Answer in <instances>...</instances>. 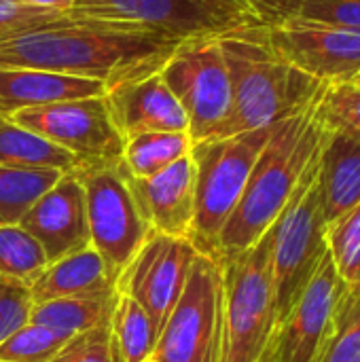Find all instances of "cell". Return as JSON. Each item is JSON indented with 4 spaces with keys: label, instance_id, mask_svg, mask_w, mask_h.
Segmentation results:
<instances>
[{
    "label": "cell",
    "instance_id": "1",
    "mask_svg": "<svg viewBox=\"0 0 360 362\" xmlns=\"http://www.w3.org/2000/svg\"><path fill=\"white\" fill-rule=\"evenodd\" d=\"M182 40L136 23L72 19L0 38V66L89 78L108 91L159 72Z\"/></svg>",
    "mask_w": 360,
    "mask_h": 362
},
{
    "label": "cell",
    "instance_id": "2",
    "mask_svg": "<svg viewBox=\"0 0 360 362\" xmlns=\"http://www.w3.org/2000/svg\"><path fill=\"white\" fill-rule=\"evenodd\" d=\"M323 89L308 106L274 125L246 189L219 235L216 261L252 248L276 225L301 174L320 148L325 125L318 117V98Z\"/></svg>",
    "mask_w": 360,
    "mask_h": 362
},
{
    "label": "cell",
    "instance_id": "3",
    "mask_svg": "<svg viewBox=\"0 0 360 362\" xmlns=\"http://www.w3.org/2000/svg\"><path fill=\"white\" fill-rule=\"evenodd\" d=\"M231 81V108L212 138L272 127L308 106L325 83L291 66L272 45L265 25L219 34ZM210 140V138H208Z\"/></svg>",
    "mask_w": 360,
    "mask_h": 362
},
{
    "label": "cell",
    "instance_id": "4",
    "mask_svg": "<svg viewBox=\"0 0 360 362\" xmlns=\"http://www.w3.org/2000/svg\"><path fill=\"white\" fill-rule=\"evenodd\" d=\"M221 362H259L278 327L272 229L248 250L221 259Z\"/></svg>",
    "mask_w": 360,
    "mask_h": 362
},
{
    "label": "cell",
    "instance_id": "5",
    "mask_svg": "<svg viewBox=\"0 0 360 362\" xmlns=\"http://www.w3.org/2000/svg\"><path fill=\"white\" fill-rule=\"evenodd\" d=\"M272 129L274 125L193 144L195 221L191 242L202 255L214 259L219 235L233 214Z\"/></svg>",
    "mask_w": 360,
    "mask_h": 362
},
{
    "label": "cell",
    "instance_id": "6",
    "mask_svg": "<svg viewBox=\"0 0 360 362\" xmlns=\"http://www.w3.org/2000/svg\"><path fill=\"white\" fill-rule=\"evenodd\" d=\"M320 151V148H318ZM327 221L318 195V153L301 174L272 227V269L278 325L297 303L327 257Z\"/></svg>",
    "mask_w": 360,
    "mask_h": 362
},
{
    "label": "cell",
    "instance_id": "7",
    "mask_svg": "<svg viewBox=\"0 0 360 362\" xmlns=\"http://www.w3.org/2000/svg\"><path fill=\"white\" fill-rule=\"evenodd\" d=\"M74 170L85 189L91 248L119 278L153 231L138 210L123 161L76 165Z\"/></svg>",
    "mask_w": 360,
    "mask_h": 362
},
{
    "label": "cell",
    "instance_id": "8",
    "mask_svg": "<svg viewBox=\"0 0 360 362\" xmlns=\"http://www.w3.org/2000/svg\"><path fill=\"white\" fill-rule=\"evenodd\" d=\"M161 78L187 115L193 144L212 138L231 108V81L219 36L182 40L161 68Z\"/></svg>",
    "mask_w": 360,
    "mask_h": 362
},
{
    "label": "cell",
    "instance_id": "9",
    "mask_svg": "<svg viewBox=\"0 0 360 362\" xmlns=\"http://www.w3.org/2000/svg\"><path fill=\"white\" fill-rule=\"evenodd\" d=\"M223 269L221 261L197 255L187 284L168 316L151 361L206 362L221 329Z\"/></svg>",
    "mask_w": 360,
    "mask_h": 362
},
{
    "label": "cell",
    "instance_id": "10",
    "mask_svg": "<svg viewBox=\"0 0 360 362\" xmlns=\"http://www.w3.org/2000/svg\"><path fill=\"white\" fill-rule=\"evenodd\" d=\"M8 119L62 146L74 155L79 165L123 159L125 138L117 129L104 95L25 108Z\"/></svg>",
    "mask_w": 360,
    "mask_h": 362
},
{
    "label": "cell",
    "instance_id": "11",
    "mask_svg": "<svg viewBox=\"0 0 360 362\" xmlns=\"http://www.w3.org/2000/svg\"><path fill=\"white\" fill-rule=\"evenodd\" d=\"M197 255L199 250L189 238L153 233L117 278V291L138 301L161 333Z\"/></svg>",
    "mask_w": 360,
    "mask_h": 362
},
{
    "label": "cell",
    "instance_id": "12",
    "mask_svg": "<svg viewBox=\"0 0 360 362\" xmlns=\"http://www.w3.org/2000/svg\"><path fill=\"white\" fill-rule=\"evenodd\" d=\"M348 291L350 286L342 280L327 252L297 303L276 327L278 362H320Z\"/></svg>",
    "mask_w": 360,
    "mask_h": 362
},
{
    "label": "cell",
    "instance_id": "13",
    "mask_svg": "<svg viewBox=\"0 0 360 362\" xmlns=\"http://www.w3.org/2000/svg\"><path fill=\"white\" fill-rule=\"evenodd\" d=\"M68 11L76 19L136 23L176 38L219 36L227 30L250 25L206 0H74Z\"/></svg>",
    "mask_w": 360,
    "mask_h": 362
},
{
    "label": "cell",
    "instance_id": "14",
    "mask_svg": "<svg viewBox=\"0 0 360 362\" xmlns=\"http://www.w3.org/2000/svg\"><path fill=\"white\" fill-rule=\"evenodd\" d=\"M276 51L318 83H348L360 70V30L289 19L265 25Z\"/></svg>",
    "mask_w": 360,
    "mask_h": 362
},
{
    "label": "cell",
    "instance_id": "15",
    "mask_svg": "<svg viewBox=\"0 0 360 362\" xmlns=\"http://www.w3.org/2000/svg\"><path fill=\"white\" fill-rule=\"evenodd\" d=\"M19 225L38 240L49 263L91 246L85 189L79 172H64L23 214Z\"/></svg>",
    "mask_w": 360,
    "mask_h": 362
},
{
    "label": "cell",
    "instance_id": "16",
    "mask_svg": "<svg viewBox=\"0 0 360 362\" xmlns=\"http://www.w3.org/2000/svg\"><path fill=\"white\" fill-rule=\"evenodd\" d=\"M127 182L153 233L191 240L195 221V163L191 155L149 178L127 172Z\"/></svg>",
    "mask_w": 360,
    "mask_h": 362
},
{
    "label": "cell",
    "instance_id": "17",
    "mask_svg": "<svg viewBox=\"0 0 360 362\" xmlns=\"http://www.w3.org/2000/svg\"><path fill=\"white\" fill-rule=\"evenodd\" d=\"M104 100L125 140L149 132H189L187 115L161 78V70L108 89Z\"/></svg>",
    "mask_w": 360,
    "mask_h": 362
},
{
    "label": "cell",
    "instance_id": "18",
    "mask_svg": "<svg viewBox=\"0 0 360 362\" xmlns=\"http://www.w3.org/2000/svg\"><path fill=\"white\" fill-rule=\"evenodd\" d=\"M318 195L327 225L360 204L359 134L325 125L318 151Z\"/></svg>",
    "mask_w": 360,
    "mask_h": 362
},
{
    "label": "cell",
    "instance_id": "19",
    "mask_svg": "<svg viewBox=\"0 0 360 362\" xmlns=\"http://www.w3.org/2000/svg\"><path fill=\"white\" fill-rule=\"evenodd\" d=\"M106 87L98 81L55 74L34 68L0 66V117H13L25 108H38L55 102L104 95Z\"/></svg>",
    "mask_w": 360,
    "mask_h": 362
},
{
    "label": "cell",
    "instance_id": "20",
    "mask_svg": "<svg viewBox=\"0 0 360 362\" xmlns=\"http://www.w3.org/2000/svg\"><path fill=\"white\" fill-rule=\"evenodd\" d=\"M108 288H117V278L108 272L104 259L91 246H87L79 252L51 261L45 272L30 284V295L34 305H38Z\"/></svg>",
    "mask_w": 360,
    "mask_h": 362
},
{
    "label": "cell",
    "instance_id": "21",
    "mask_svg": "<svg viewBox=\"0 0 360 362\" xmlns=\"http://www.w3.org/2000/svg\"><path fill=\"white\" fill-rule=\"evenodd\" d=\"M117 299H119V291L108 288L83 297H66V299L38 303L32 308L30 322L42 325L66 337H74L87 329L110 322Z\"/></svg>",
    "mask_w": 360,
    "mask_h": 362
},
{
    "label": "cell",
    "instance_id": "22",
    "mask_svg": "<svg viewBox=\"0 0 360 362\" xmlns=\"http://www.w3.org/2000/svg\"><path fill=\"white\" fill-rule=\"evenodd\" d=\"M0 165L19 170L70 172L79 165L74 155L42 138L40 134L0 117Z\"/></svg>",
    "mask_w": 360,
    "mask_h": 362
},
{
    "label": "cell",
    "instance_id": "23",
    "mask_svg": "<svg viewBox=\"0 0 360 362\" xmlns=\"http://www.w3.org/2000/svg\"><path fill=\"white\" fill-rule=\"evenodd\" d=\"M191 148L189 132H149L125 140L121 161L132 176L149 178L191 155Z\"/></svg>",
    "mask_w": 360,
    "mask_h": 362
},
{
    "label": "cell",
    "instance_id": "24",
    "mask_svg": "<svg viewBox=\"0 0 360 362\" xmlns=\"http://www.w3.org/2000/svg\"><path fill=\"white\" fill-rule=\"evenodd\" d=\"M110 329L125 362L151 361L157 346V329L146 310L132 297L119 293L110 316Z\"/></svg>",
    "mask_w": 360,
    "mask_h": 362
},
{
    "label": "cell",
    "instance_id": "25",
    "mask_svg": "<svg viewBox=\"0 0 360 362\" xmlns=\"http://www.w3.org/2000/svg\"><path fill=\"white\" fill-rule=\"evenodd\" d=\"M64 172L19 170L0 165V225H19L36 199L51 189Z\"/></svg>",
    "mask_w": 360,
    "mask_h": 362
},
{
    "label": "cell",
    "instance_id": "26",
    "mask_svg": "<svg viewBox=\"0 0 360 362\" xmlns=\"http://www.w3.org/2000/svg\"><path fill=\"white\" fill-rule=\"evenodd\" d=\"M49 259L38 240L21 225H0V276L30 284L45 272Z\"/></svg>",
    "mask_w": 360,
    "mask_h": 362
},
{
    "label": "cell",
    "instance_id": "27",
    "mask_svg": "<svg viewBox=\"0 0 360 362\" xmlns=\"http://www.w3.org/2000/svg\"><path fill=\"white\" fill-rule=\"evenodd\" d=\"M329 257L348 286L360 284V204L337 221L327 225L325 231Z\"/></svg>",
    "mask_w": 360,
    "mask_h": 362
},
{
    "label": "cell",
    "instance_id": "28",
    "mask_svg": "<svg viewBox=\"0 0 360 362\" xmlns=\"http://www.w3.org/2000/svg\"><path fill=\"white\" fill-rule=\"evenodd\" d=\"M70 337L42 325L28 322L0 344L2 362H53Z\"/></svg>",
    "mask_w": 360,
    "mask_h": 362
},
{
    "label": "cell",
    "instance_id": "29",
    "mask_svg": "<svg viewBox=\"0 0 360 362\" xmlns=\"http://www.w3.org/2000/svg\"><path fill=\"white\" fill-rule=\"evenodd\" d=\"M320 362H360V286H350L344 297Z\"/></svg>",
    "mask_w": 360,
    "mask_h": 362
},
{
    "label": "cell",
    "instance_id": "30",
    "mask_svg": "<svg viewBox=\"0 0 360 362\" xmlns=\"http://www.w3.org/2000/svg\"><path fill=\"white\" fill-rule=\"evenodd\" d=\"M318 117L327 127L360 136V89L348 83H327L318 98Z\"/></svg>",
    "mask_w": 360,
    "mask_h": 362
},
{
    "label": "cell",
    "instance_id": "31",
    "mask_svg": "<svg viewBox=\"0 0 360 362\" xmlns=\"http://www.w3.org/2000/svg\"><path fill=\"white\" fill-rule=\"evenodd\" d=\"M53 362H125L110 322L87 329L66 341Z\"/></svg>",
    "mask_w": 360,
    "mask_h": 362
},
{
    "label": "cell",
    "instance_id": "32",
    "mask_svg": "<svg viewBox=\"0 0 360 362\" xmlns=\"http://www.w3.org/2000/svg\"><path fill=\"white\" fill-rule=\"evenodd\" d=\"M76 17L70 15V11H47V8H34L15 0H0V38L13 36L25 30L53 25V23H66Z\"/></svg>",
    "mask_w": 360,
    "mask_h": 362
},
{
    "label": "cell",
    "instance_id": "33",
    "mask_svg": "<svg viewBox=\"0 0 360 362\" xmlns=\"http://www.w3.org/2000/svg\"><path fill=\"white\" fill-rule=\"evenodd\" d=\"M32 308L34 301L30 288L21 282L0 276V344L30 322Z\"/></svg>",
    "mask_w": 360,
    "mask_h": 362
},
{
    "label": "cell",
    "instance_id": "34",
    "mask_svg": "<svg viewBox=\"0 0 360 362\" xmlns=\"http://www.w3.org/2000/svg\"><path fill=\"white\" fill-rule=\"evenodd\" d=\"M293 19L360 30V0H303Z\"/></svg>",
    "mask_w": 360,
    "mask_h": 362
},
{
    "label": "cell",
    "instance_id": "35",
    "mask_svg": "<svg viewBox=\"0 0 360 362\" xmlns=\"http://www.w3.org/2000/svg\"><path fill=\"white\" fill-rule=\"evenodd\" d=\"M259 25H278L295 17L303 0H236Z\"/></svg>",
    "mask_w": 360,
    "mask_h": 362
},
{
    "label": "cell",
    "instance_id": "36",
    "mask_svg": "<svg viewBox=\"0 0 360 362\" xmlns=\"http://www.w3.org/2000/svg\"><path fill=\"white\" fill-rule=\"evenodd\" d=\"M208 4H212L214 8H219V11H223V13H227V15H231V17H236V19H240V21H244V23H250V25H259L236 0H206Z\"/></svg>",
    "mask_w": 360,
    "mask_h": 362
},
{
    "label": "cell",
    "instance_id": "37",
    "mask_svg": "<svg viewBox=\"0 0 360 362\" xmlns=\"http://www.w3.org/2000/svg\"><path fill=\"white\" fill-rule=\"evenodd\" d=\"M34 8H47V11H68L72 8L74 0H15Z\"/></svg>",
    "mask_w": 360,
    "mask_h": 362
},
{
    "label": "cell",
    "instance_id": "38",
    "mask_svg": "<svg viewBox=\"0 0 360 362\" xmlns=\"http://www.w3.org/2000/svg\"><path fill=\"white\" fill-rule=\"evenodd\" d=\"M206 362H221V329H219V335H216V341L208 354V361Z\"/></svg>",
    "mask_w": 360,
    "mask_h": 362
},
{
    "label": "cell",
    "instance_id": "39",
    "mask_svg": "<svg viewBox=\"0 0 360 362\" xmlns=\"http://www.w3.org/2000/svg\"><path fill=\"white\" fill-rule=\"evenodd\" d=\"M259 362H278V358H276V346H274V339L269 341L267 350L263 352V356H261V361Z\"/></svg>",
    "mask_w": 360,
    "mask_h": 362
},
{
    "label": "cell",
    "instance_id": "40",
    "mask_svg": "<svg viewBox=\"0 0 360 362\" xmlns=\"http://www.w3.org/2000/svg\"><path fill=\"white\" fill-rule=\"evenodd\" d=\"M350 83H352L354 87H359L360 89V70L356 72V74H354V76H352V78H350Z\"/></svg>",
    "mask_w": 360,
    "mask_h": 362
},
{
    "label": "cell",
    "instance_id": "41",
    "mask_svg": "<svg viewBox=\"0 0 360 362\" xmlns=\"http://www.w3.org/2000/svg\"><path fill=\"white\" fill-rule=\"evenodd\" d=\"M146 362H155V361H146Z\"/></svg>",
    "mask_w": 360,
    "mask_h": 362
},
{
    "label": "cell",
    "instance_id": "42",
    "mask_svg": "<svg viewBox=\"0 0 360 362\" xmlns=\"http://www.w3.org/2000/svg\"><path fill=\"white\" fill-rule=\"evenodd\" d=\"M359 286H360V284H359Z\"/></svg>",
    "mask_w": 360,
    "mask_h": 362
},
{
    "label": "cell",
    "instance_id": "43",
    "mask_svg": "<svg viewBox=\"0 0 360 362\" xmlns=\"http://www.w3.org/2000/svg\"><path fill=\"white\" fill-rule=\"evenodd\" d=\"M0 362H2V361H0Z\"/></svg>",
    "mask_w": 360,
    "mask_h": 362
}]
</instances>
